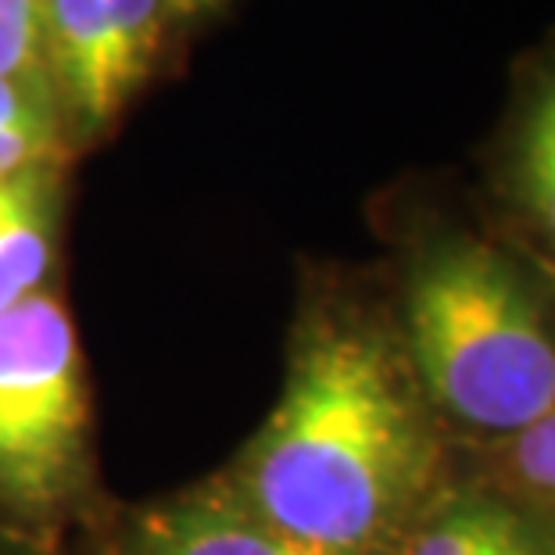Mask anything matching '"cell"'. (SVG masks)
I'll use <instances>...</instances> for the list:
<instances>
[{"label":"cell","instance_id":"1","mask_svg":"<svg viewBox=\"0 0 555 555\" xmlns=\"http://www.w3.org/2000/svg\"><path fill=\"white\" fill-rule=\"evenodd\" d=\"M448 483V434L395 312L351 298L312 301L273 416L233 477L237 494L312 545L395 555Z\"/></svg>","mask_w":555,"mask_h":555},{"label":"cell","instance_id":"2","mask_svg":"<svg viewBox=\"0 0 555 555\" xmlns=\"http://www.w3.org/2000/svg\"><path fill=\"white\" fill-rule=\"evenodd\" d=\"M395 323L437 423L469 452L555 409V273L499 230L427 233L401 269Z\"/></svg>","mask_w":555,"mask_h":555},{"label":"cell","instance_id":"3","mask_svg":"<svg viewBox=\"0 0 555 555\" xmlns=\"http://www.w3.org/2000/svg\"><path fill=\"white\" fill-rule=\"evenodd\" d=\"M90 401L73 315L40 291L0 312V502L43 516L87 477Z\"/></svg>","mask_w":555,"mask_h":555},{"label":"cell","instance_id":"4","mask_svg":"<svg viewBox=\"0 0 555 555\" xmlns=\"http://www.w3.org/2000/svg\"><path fill=\"white\" fill-rule=\"evenodd\" d=\"M47 68L65 115L104 129L155 73L165 47V0H43Z\"/></svg>","mask_w":555,"mask_h":555},{"label":"cell","instance_id":"5","mask_svg":"<svg viewBox=\"0 0 555 555\" xmlns=\"http://www.w3.org/2000/svg\"><path fill=\"white\" fill-rule=\"evenodd\" d=\"M499 230L555 273V33L516 68V87L491 151Z\"/></svg>","mask_w":555,"mask_h":555},{"label":"cell","instance_id":"6","mask_svg":"<svg viewBox=\"0 0 555 555\" xmlns=\"http://www.w3.org/2000/svg\"><path fill=\"white\" fill-rule=\"evenodd\" d=\"M129 555H348L301 541L269 524L233 483L201 488L147 509L133 527Z\"/></svg>","mask_w":555,"mask_h":555},{"label":"cell","instance_id":"7","mask_svg":"<svg viewBox=\"0 0 555 555\" xmlns=\"http://www.w3.org/2000/svg\"><path fill=\"white\" fill-rule=\"evenodd\" d=\"M395 555H555V538L463 477L416 519Z\"/></svg>","mask_w":555,"mask_h":555},{"label":"cell","instance_id":"8","mask_svg":"<svg viewBox=\"0 0 555 555\" xmlns=\"http://www.w3.org/2000/svg\"><path fill=\"white\" fill-rule=\"evenodd\" d=\"M62 219V169L37 165L0 180V312L47 291Z\"/></svg>","mask_w":555,"mask_h":555},{"label":"cell","instance_id":"9","mask_svg":"<svg viewBox=\"0 0 555 555\" xmlns=\"http://www.w3.org/2000/svg\"><path fill=\"white\" fill-rule=\"evenodd\" d=\"M466 480L499 494L555 538V409L513 437L474 448Z\"/></svg>","mask_w":555,"mask_h":555},{"label":"cell","instance_id":"10","mask_svg":"<svg viewBox=\"0 0 555 555\" xmlns=\"http://www.w3.org/2000/svg\"><path fill=\"white\" fill-rule=\"evenodd\" d=\"M65 108L51 76L0 79V180L37 165H57Z\"/></svg>","mask_w":555,"mask_h":555},{"label":"cell","instance_id":"11","mask_svg":"<svg viewBox=\"0 0 555 555\" xmlns=\"http://www.w3.org/2000/svg\"><path fill=\"white\" fill-rule=\"evenodd\" d=\"M51 76L43 0H0V79Z\"/></svg>","mask_w":555,"mask_h":555},{"label":"cell","instance_id":"12","mask_svg":"<svg viewBox=\"0 0 555 555\" xmlns=\"http://www.w3.org/2000/svg\"><path fill=\"white\" fill-rule=\"evenodd\" d=\"M222 4H227V0H165L172 18H201V15H208V11H219Z\"/></svg>","mask_w":555,"mask_h":555}]
</instances>
